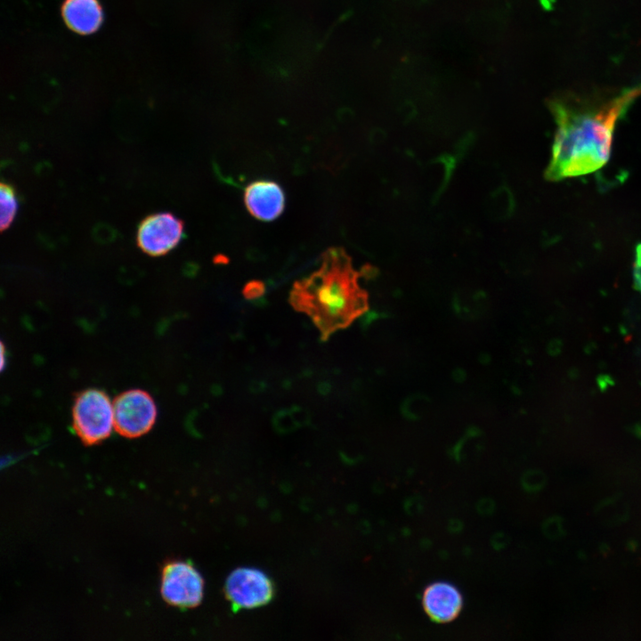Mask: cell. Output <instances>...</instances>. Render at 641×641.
<instances>
[{
    "label": "cell",
    "mask_w": 641,
    "mask_h": 641,
    "mask_svg": "<svg viewBox=\"0 0 641 641\" xmlns=\"http://www.w3.org/2000/svg\"><path fill=\"white\" fill-rule=\"evenodd\" d=\"M641 95V85L601 101L556 100V123L548 180L576 177L600 169L608 161L618 120Z\"/></svg>",
    "instance_id": "1"
},
{
    "label": "cell",
    "mask_w": 641,
    "mask_h": 641,
    "mask_svg": "<svg viewBox=\"0 0 641 641\" xmlns=\"http://www.w3.org/2000/svg\"><path fill=\"white\" fill-rule=\"evenodd\" d=\"M320 262L318 270L294 283L289 301L295 309L312 318L326 340L364 311L366 296L343 248H328Z\"/></svg>",
    "instance_id": "2"
},
{
    "label": "cell",
    "mask_w": 641,
    "mask_h": 641,
    "mask_svg": "<svg viewBox=\"0 0 641 641\" xmlns=\"http://www.w3.org/2000/svg\"><path fill=\"white\" fill-rule=\"evenodd\" d=\"M72 426L85 445L108 438L115 429L114 407L110 396L96 388L79 393L72 407Z\"/></svg>",
    "instance_id": "3"
},
{
    "label": "cell",
    "mask_w": 641,
    "mask_h": 641,
    "mask_svg": "<svg viewBox=\"0 0 641 641\" xmlns=\"http://www.w3.org/2000/svg\"><path fill=\"white\" fill-rule=\"evenodd\" d=\"M115 430L122 436L137 438L147 434L157 418L151 395L142 389H129L113 401Z\"/></svg>",
    "instance_id": "4"
},
{
    "label": "cell",
    "mask_w": 641,
    "mask_h": 641,
    "mask_svg": "<svg viewBox=\"0 0 641 641\" xmlns=\"http://www.w3.org/2000/svg\"><path fill=\"white\" fill-rule=\"evenodd\" d=\"M203 591V578L191 563L174 561L164 566L160 593L167 604L181 608L195 607L200 604Z\"/></svg>",
    "instance_id": "5"
},
{
    "label": "cell",
    "mask_w": 641,
    "mask_h": 641,
    "mask_svg": "<svg viewBox=\"0 0 641 641\" xmlns=\"http://www.w3.org/2000/svg\"><path fill=\"white\" fill-rule=\"evenodd\" d=\"M184 236V223L168 212L146 216L136 231L139 248L150 256H161L175 248Z\"/></svg>",
    "instance_id": "6"
},
{
    "label": "cell",
    "mask_w": 641,
    "mask_h": 641,
    "mask_svg": "<svg viewBox=\"0 0 641 641\" xmlns=\"http://www.w3.org/2000/svg\"><path fill=\"white\" fill-rule=\"evenodd\" d=\"M224 592L234 610L253 609L268 604L273 596L274 588L264 572L240 567L228 576Z\"/></svg>",
    "instance_id": "7"
},
{
    "label": "cell",
    "mask_w": 641,
    "mask_h": 641,
    "mask_svg": "<svg viewBox=\"0 0 641 641\" xmlns=\"http://www.w3.org/2000/svg\"><path fill=\"white\" fill-rule=\"evenodd\" d=\"M421 603L427 616L435 622L447 623L455 620L463 607V596L454 584L435 581L426 587Z\"/></svg>",
    "instance_id": "8"
},
{
    "label": "cell",
    "mask_w": 641,
    "mask_h": 641,
    "mask_svg": "<svg viewBox=\"0 0 641 641\" xmlns=\"http://www.w3.org/2000/svg\"><path fill=\"white\" fill-rule=\"evenodd\" d=\"M244 202L248 212L261 221L278 218L285 207V195L280 184L270 180H257L244 191Z\"/></svg>",
    "instance_id": "9"
},
{
    "label": "cell",
    "mask_w": 641,
    "mask_h": 641,
    "mask_svg": "<svg viewBox=\"0 0 641 641\" xmlns=\"http://www.w3.org/2000/svg\"><path fill=\"white\" fill-rule=\"evenodd\" d=\"M61 11L67 27L80 35L94 33L103 21L98 0H64Z\"/></svg>",
    "instance_id": "10"
},
{
    "label": "cell",
    "mask_w": 641,
    "mask_h": 641,
    "mask_svg": "<svg viewBox=\"0 0 641 641\" xmlns=\"http://www.w3.org/2000/svg\"><path fill=\"white\" fill-rule=\"evenodd\" d=\"M1 230L8 229L16 216L19 203L14 188L5 183L0 184Z\"/></svg>",
    "instance_id": "11"
},
{
    "label": "cell",
    "mask_w": 641,
    "mask_h": 641,
    "mask_svg": "<svg viewBox=\"0 0 641 641\" xmlns=\"http://www.w3.org/2000/svg\"><path fill=\"white\" fill-rule=\"evenodd\" d=\"M596 512L611 523L625 521L629 513L627 507L621 502L620 497L604 499L597 506Z\"/></svg>",
    "instance_id": "12"
},
{
    "label": "cell",
    "mask_w": 641,
    "mask_h": 641,
    "mask_svg": "<svg viewBox=\"0 0 641 641\" xmlns=\"http://www.w3.org/2000/svg\"><path fill=\"white\" fill-rule=\"evenodd\" d=\"M546 475L539 470L528 471L522 477L523 487L530 492L540 491L546 485Z\"/></svg>",
    "instance_id": "13"
},
{
    "label": "cell",
    "mask_w": 641,
    "mask_h": 641,
    "mask_svg": "<svg viewBox=\"0 0 641 641\" xmlns=\"http://www.w3.org/2000/svg\"><path fill=\"white\" fill-rule=\"evenodd\" d=\"M542 531L546 537L556 540L565 533L564 520L558 515H553L545 520L542 524Z\"/></svg>",
    "instance_id": "14"
},
{
    "label": "cell",
    "mask_w": 641,
    "mask_h": 641,
    "mask_svg": "<svg viewBox=\"0 0 641 641\" xmlns=\"http://www.w3.org/2000/svg\"><path fill=\"white\" fill-rule=\"evenodd\" d=\"M264 292V284L257 280L249 282L244 288V295L248 298L257 297Z\"/></svg>",
    "instance_id": "15"
}]
</instances>
